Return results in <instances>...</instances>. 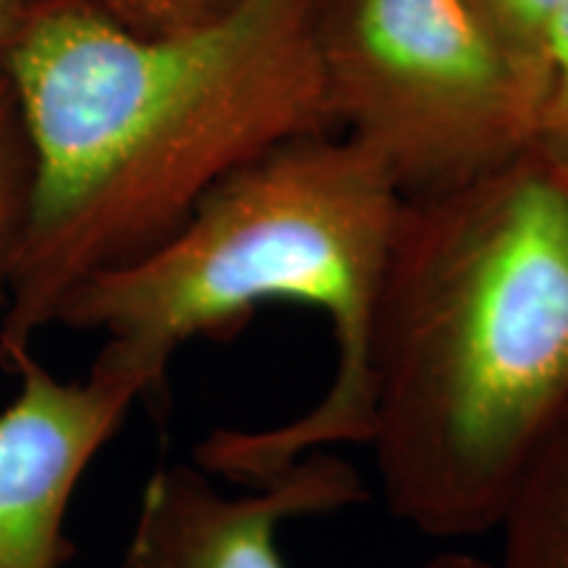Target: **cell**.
Here are the masks:
<instances>
[{
	"mask_svg": "<svg viewBox=\"0 0 568 568\" xmlns=\"http://www.w3.org/2000/svg\"><path fill=\"white\" fill-rule=\"evenodd\" d=\"M495 531V568H568V414L518 477Z\"/></svg>",
	"mask_w": 568,
	"mask_h": 568,
	"instance_id": "52a82bcc",
	"label": "cell"
},
{
	"mask_svg": "<svg viewBox=\"0 0 568 568\" xmlns=\"http://www.w3.org/2000/svg\"><path fill=\"white\" fill-rule=\"evenodd\" d=\"M545 67H548V101H545L539 151L550 159L568 161V11L552 24L545 40Z\"/></svg>",
	"mask_w": 568,
	"mask_h": 568,
	"instance_id": "30bf717a",
	"label": "cell"
},
{
	"mask_svg": "<svg viewBox=\"0 0 568 568\" xmlns=\"http://www.w3.org/2000/svg\"><path fill=\"white\" fill-rule=\"evenodd\" d=\"M32 0H0V74L6 71L13 42L24 24Z\"/></svg>",
	"mask_w": 568,
	"mask_h": 568,
	"instance_id": "7c38bea8",
	"label": "cell"
},
{
	"mask_svg": "<svg viewBox=\"0 0 568 568\" xmlns=\"http://www.w3.org/2000/svg\"><path fill=\"white\" fill-rule=\"evenodd\" d=\"M9 368L19 387L0 410V568H63L77 487L148 389L98 361L61 379L32 351Z\"/></svg>",
	"mask_w": 568,
	"mask_h": 568,
	"instance_id": "5b68a950",
	"label": "cell"
},
{
	"mask_svg": "<svg viewBox=\"0 0 568 568\" xmlns=\"http://www.w3.org/2000/svg\"><path fill=\"white\" fill-rule=\"evenodd\" d=\"M364 479L318 450L258 485L226 493L195 464L155 468L122 552L109 568H290L280 535L303 518L361 506Z\"/></svg>",
	"mask_w": 568,
	"mask_h": 568,
	"instance_id": "8992f818",
	"label": "cell"
},
{
	"mask_svg": "<svg viewBox=\"0 0 568 568\" xmlns=\"http://www.w3.org/2000/svg\"><path fill=\"white\" fill-rule=\"evenodd\" d=\"M403 197L387 169L345 134L297 138L219 182L138 258L69 293L55 324L98 332V364L138 376L148 400L195 339L230 337L268 303L329 318L335 374L301 416L213 429L195 464L213 479L258 485L332 445H366L372 332Z\"/></svg>",
	"mask_w": 568,
	"mask_h": 568,
	"instance_id": "3957f363",
	"label": "cell"
},
{
	"mask_svg": "<svg viewBox=\"0 0 568 568\" xmlns=\"http://www.w3.org/2000/svg\"><path fill=\"white\" fill-rule=\"evenodd\" d=\"M316 6L234 0L195 30L142 34L84 0H32L6 61L32 159L6 366L71 290L166 240L219 182L332 132Z\"/></svg>",
	"mask_w": 568,
	"mask_h": 568,
	"instance_id": "6da1fadb",
	"label": "cell"
},
{
	"mask_svg": "<svg viewBox=\"0 0 568 568\" xmlns=\"http://www.w3.org/2000/svg\"><path fill=\"white\" fill-rule=\"evenodd\" d=\"M479 3L510 38L542 59L552 24L568 11V0H479Z\"/></svg>",
	"mask_w": 568,
	"mask_h": 568,
	"instance_id": "8fae6325",
	"label": "cell"
},
{
	"mask_svg": "<svg viewBox=\"0 0 568 568\" xmlns=\"http://www.w3.org/2000/svg\"><path fill=\"white\" fill-rule=\"evenodd\" d=\"M548 159H550V155H548ZM550 161H552V166L558 169V174L564 176L566 184H568V161H558V159H550Z\"/></svg>",
	"mask_w": 568,
	"mask_h": 568,
	"instance_id": "5bb4252c",
	"label": "cell"
},
{
	"mask_svg": "<svg viewBox=\"0 0 568 568\" xmlns=\"http://www.w3.org/2000/svg\"><path fill=\"white\" fill-rule=\"evenodd\" d=\"M368 379L389 514L437 539L495 531L568 414V184L539 148L406 197Z\"/></svg>",
	"mask_w": 568,
	"mask_h": 568,
	"instance_id": "7a4b0ae2",
	"label": "cell"
},
{
	"mask_svg": "<svg viewBox=\"0 0 568 568\" xmlns=\"http://www.w3.org/2000/svg\"><path fill=\"white\" fill-rule=\"evenodd\" d=\"M105 17L142 34H174L213 21L234 0H84Z\"/></svg>",
	"mask_w": 568,
	"mask_h": 568,
	"instance_id": "9c48e42d",
	"label": "cell"
},
{
	"mask_svg": "<svg viewBox=\"0 0 568 568\" xmlns=\"http://www.w3.org/2000/svg\"><path fill=\"white\" fill-rule=\"evenodd\" d=\"M418 568H495V566L487 564V560H481L479 556H474V552L445 550V552H437V556H432Z\"/></svg>",
	"mask_w": 568,
	"mask_h": 568,
	"instance_id": "4fadbf2b",
	"label": "cell"
},
{
	"mask_svg": "<svg viewBox=\"0 0 568 568\" xmlns=\"http://www.w3.org/2000/svg\"><path fill=\"white\" fill-rule=\"evenodd\" d=\"M335 124L403 197L435 195L537 151L548 67L479 0H318Z\"/></svg>",
	"mask_w": 568,
	"mask_h": 568,
	"instance_id": "277c9868",
	"label": "cell"
},
{
	"mask_svg": "<svg viewBox=\"0 0 568 568\" xmlns=\"http://www.w3.org/2000/svg\"><path fill=\"white\" fill-rule=\"evenodd\" d=\"M32 159L17 95L0 74V326L9 314L13 272L30 216Z\"/></svg>",
	"mask_w": 568,
	"mask_h": 568,
	"instance_id": "ba28073f",
	"label": "cell"
}]
</instances>
